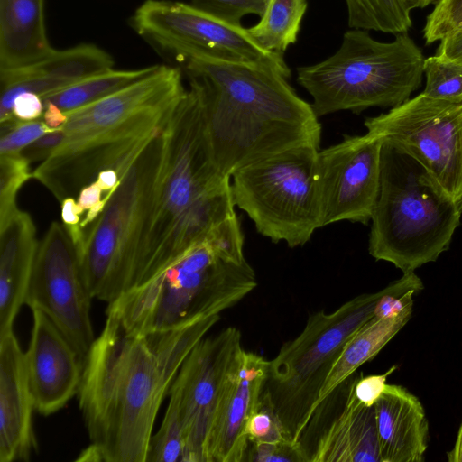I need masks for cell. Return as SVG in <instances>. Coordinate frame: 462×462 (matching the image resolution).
<instances>
[{"label":"cell","instance_id":"obj_26","mask_svg":"<svg viewBox=\"0 0 462 462\" xmlns=\"http://www.w3.org/2000/svg\"><path fill=\"white\" fill-rule=\"evenodd\" d=\"M159 65L137 69L114 68L78 81L63 89L43 97V103H51L64 113L95 103L147 77Z\"/></svg>","mask_w":462,"mask_h":462},{"label":"cell","instance_id":"obj_3","mask_svg":"<svg viewBox=\"0 0 462 462\" xmlns=\"http://www.w3.org/2000/svg\"><path fill=\"white\" fill-rule=\"evenodd\" d=\"M164 135L162 178L136 286L236 214L231 177L213 162L200 102L191 88L172 109Z\"/></svg>","mask_w":462,"mask_h":462},{"label":"cell","instance_id":"obj_32","mask_svg":"<svg viewBox=\"0 0 462 462\" xmlns=\"http://www.w3.org/2000/svg\"><path fill=\"white\" fill-rule=\"evenodd\" d=\"M462 32V0H438L428 15L423 37L428 44Z\"/></svg>","mask_w":462,"mask_h":462},{"label":"cell","instance_id":"obj_21","mask_svg":"<svg viewBox=\"0 0 462 462\" xmlns=\"http://www.w3.org/2000/svg\"><path fill=\"white\" fill-rule=\"evenodd\" d=\"M269 361L243 351L235 369L208 450V462L245 461L249 447L246 426L258 409Z\"/></svg>","mask_w":462,"mask_h":462},{"label":"cell","instance_id":"obj_12","mask_svg":"<svg viewBox=\"0 0 462 462\" xmlns=\"http://www.w3.org/2000/svg\"><path fill=\"white\" fill-rule=\"evenodd\" d=\"M368 133L387 139L419 161L457 201L462 200V103L425 96L367 117Z\"/></svg>","mask_w":462,"mask_h":462},{"label":"cell","instance_id":"obj_25","mask_svg":"<svg viewBox=\"0 0 462 462\" xmlns=\"http://www.w3.org/2000/svg\"><path fill=\"white\" fill-rule=\"evenodd\" d=\"M412 306L408 305L396 316L374 317L347 340L328 375L317 403L383 349L409 321Z\"/></svg>","mask_w":462,"mask_h":462},{"label":"cell","instance_id":"obj_34","mask_svg":"<svg viewBox=\"0 0 462 462\" xmlns=\"http://www.w3.org/2000/svg\"><path fill=\"white\" fill-rule=\"evenodd\" d=\"M205 240L222 258L236 263L246 261L244 254V235L236 214L215 226Z\"/></svg>","mask_w":462,"mask_h":462},{"label":"cell","instance_id":"obj_36","mask_svg":"<svg viewBox=\"0 0 462 462\" xmlns=\"http://www.w3.org/2000/svg\"><path fill=\"white\" fill-rule=\"evenodd\" d=\"M54 131L43 120L19 121L10 130L1 134L0 155L21 153L29 144Z\"/></svg>","mask_w":462,"mask_h":462},{"label":"cell","instance_id":"obj_43","mask_svg":"<svg viewBox=\"0 0 462 462\" xmlns=\"http://www.w3.org/2000/svg\"><path fill=\"white\" fill-rule=\"evenodd\" d=\"M42 120L52 129H61L67 122V114L51 103L44 104Z\"/></svg>","mask_w":462,"mask_h":462},{"label":"cell","instance_id":"obj_18","mask_svg":"<svg viewBox=\"0 0 462 462\" xmlns=\"http://www.w3.org/2000/svg\"><path fill=\"white\" fill-rule=\"evenodd\" d=\"M113 57L92 43L55 50L31 65L0 69V124L16 119L12 115L14 101L24 92L42 98L86 78L114 68Z\"/></svg>","mask_w":462,"mask_h":462},{"label":"cell","instance_id":"obj_30","mask_svg":"<svg viewBox=\"0 0 462 462\" xmlns=\"http://www.w3.org/2000/svg\"><path fill=\"white\" fill-rule=\"evenodd\" d=\"M423 73L426 76L422 92L425 96L462 103V64L435 54L424 60Z\"/></svg>","mask_w":462,"mask_h":462},{"label":"cell","instance_id":"obj_19","mask_svg":"<svg viewBox=\"0 0 462 462\" xmlns=\"http://www.w3.org/2000/svg\"><path fill=\"white\" fill-rule=\"evenodd\" d=\"M182 70L159 65L147 77L95 103L70 111L62 129L79 136L117 125L142 112L175 105L184 95Z\"/></svg>","mask_w":462,"mask_h":462},{"label":"cell","instance_id":"obj_23","mask_svg":"<svg viewBox=\"0 0 462 462\" xmlns=\"http://www.w3.org/2000/svg\"><path fill=\"white\" fill-rule=\"evenodd\" d=\"M39 242L32 217L18 210L0 226V337L14 332L24 304Z\"/></svg>","mask_w":462,"mask_h":462},{"label":"cell","instance_id":"obj_20","mask_svg":"<svg viewBox=\"0 0 462 462\" xmlns=\"http://www.w3.org/2000/svg\"><path fill=\"white\" fill-rule=\"evenodd\" d=\"M25 352L12 332L0 337V462L28 461L37 448Z\"/></svg>","mask_w":462,"mask_h":462},{"label":"cell","instance_id":"obj_40","mask_svg":"<svg viewBox=\"0 0 462 462\" xmlns=\"http://www.w3.org/2000/svg\"><path fill=\"white\" fill-rule=\"evenodd\" d=\"M44 113L43 99L37 94L24 92L14 101L12 115L20 122L39 120Z\"/></svg>","mask_w":462,"mask_h":462},{"label":"cell","instance_id":"obj_15","mask_svg":"<svg viewBox=\"0 0 462 462\" xmlns=\"http://www.w3.org/2000/svg\"><path fill=\"white\" fill-rule=\"evenodd\" d=\"M383 139L366 132L346 135L319 150L317 176L322 227L340 221H371L379 195Z\"/></svg>","mask_w":462,"mask_h":462},{"label":"cell","instance_id":"obj_2","mask_svg":"<svg viewBox=\"0 0 462 462\" xmlns=\"http://www.w3.org/2000/svg\"><path fill=\"white\" fill-rule=\"evenodd\" d=\"M176 60L199 99L211 157L223 176L287 149L320 147L311 104L277 69L203 56Z\"/></svg>","mask_w":462,"mask_h":462},{"label":"cell","instance_id":"obj_13","mask_svg":"<svg viewBox=\"0 0 462 462\" xmlns=\"http://www.w3.org/2000/svg\"><path fill=\"white\" fill-rule=\"evenodd\" d=\"M243 351L241 332L228 327L201 338L181 365L169 395L178 403L186 462H208L209 441Z\"/></svg>","mask_w":462,"mask_h":462},{"label":"cell","instance_id":"obj_44","mask_svg":"<svg viewBox=\"0 0 462 462\" xmlns=\"http://www.w3.org/2000/svg\"><path fill=\"white\" fill-rule=\"evenodd\" d=\"M449 462H462V422L460 424L454 448L447 453Z\"/></svg>","mask_w":462,"mask_h":462},{"label":"cell","instance_id":"obj_46","mask_svg":"<svg viewBox=\"0 0 462 462\" xmlns=\"http://www.w3.org/2000/svg\"><path fill=\"white\" fill-rule=\"evenodd\" d=\"M461 206H462V200H461Z\"/></svg>","mask_w":462,"mask_h":462},{"label":"cell","instance_id":"obj_24","mask_svg":"<svg viewBox=\"0 0 462 462\" xmlns=\"http://www.w3.org/2000/svg\"><path fill=\"white\" fill-rule=\"evenodd\" d=\"M52 51L45 0H0V69L31 65Z\"/></svg>","mask_w":462,"mask_h":462},{"label":"cell","instance_id":"obj_28","mask_svg":"<svg viewBox=\"0 0 462 462\" xmlns=\"http://www.w3.org/2000/svg\"><path fill=\"white\" fill-rule=\"evenodd\" d=\"M350 29L393 34L411 27V10L403 0H345Z\"/></svg>","mask_w":462,"mask_h":462},{"label":"cell","instance_id":"obj_39","mask_svg":"<svg viewBox=\"0 0 462 462\" xmlns=\"http://www.w3.org/2000/svg\"><path fill=\"white\" fill-rule=\"evenodd\" d=\"M63 129L46 134L25 147L21 154L30 162L45 161L63 142Z\"/></svg>","mask_w":462,"mask_h":462},{"label":"cell","instance_id":"obj_37","mask_svg":"<svg viewBox=\"0 0 462 462\" xmlns=\"http://www.w3.org/2000/svg\"><path fill=\"white\" fill-rule=\"evenodd\" d=\"M259 462H302L295 443L283 441L278 443H254L247 450L245 459Z\"/></svg>","mask_w":462,"mask_h":462},{"label":"cell","instance_id":"obj_41","mask_svg":"<svg viewBox=\"0 0 462 462\" xmlns=\"http://www.w3.org/2000/svg\"><path fill=\"white\" fill-rule=\"evenodd\" d=\"M436 55L462 64V32L442 39L437 48Z\"/></svg>","mask_w":462,"mask_h":462},{"label":"cell","instance_id":"obj_16","mask_svg":"<svg viewBox=\"0 0 462 462\" xmlns=\"http://www.w3.org/2000/svg\"><path fill=\"white\" fill-rule=\"evenodd\" d=\"M356 376L314 407L295 441L302 462H382L375 407L355 396Z\"/></svg>","mask_w":462,"mask_h":462},{"label":"cell","instance_id":"obj_14","mask_svg":"<svg viewBox=\"0 0 462 462\" xmlns=\"http://www.w3.org/2000/svg\"><path fill=\"white\" fill-rule=\"evenodd\" d=\"M92 300L76 247L63 224L54 221L39 242L24 304L42 310L83 363L96 339L90 318Z\"/></svg>","mask_w":462,"mask_h":462},{"label":"cell","instance_id":"obj_33","mask_svg":"<svg viewBox=\"0 0 462 462\" xmlns=\"http://www.w3.org/2000/svg\"><path fill=\"white\" fill-rule=\"evenodd\" d=\"M199 10L231 25L242 26L247 14L261 17L268 0H190Z\"/></svg>","mask_w":462,"mask_h":462},{"label":"cell","instance_id":"obj_4","mask_svg":"<svg viewBox=\"0 0 462 462\" xmlns=\"http://www.w3.org/2000/svg\"><path fill=\"white\" fill-rule=\"evenodd\" d=\"M461 212V203L419 161L383 139L368 243L375 260L392 263L403 273L435 262L448 249Z\"/></svg>","mask_w":462,"mask_h":462},{"label":"cell","instance_id":"obj_8","mask_svg":"<svg viewBox=\"0 0 462 462\" xmlns=\"http://www.w3.org/2000/svg\"><path fill=\"white\" fill-rule=\"evenodd\" d=\"M388 289L356 296L330 313L311 314L300 334L269 361L261 397L277 415L289 441L295 443L346 343L374 318Z\"/></svg>","mask_w":462,"mask_h":462},{"label":"cell","instance_id":"obj_11","mask_svg":"<svg viewBox=\"0 0 462 462\" xmlns=\"http://www.w3.org/2000/svg\"><path fill=\"white\" fill-rule=\"evenodd\" d=\"M176 104L142 112L86 134L64 137L62 143L32 171V178L60 202L69 197L77 198L99 172L108 169L118 174L124 172L164 127Z\"/></svg>","mask_w":462,"mask_h":462},{"label":"cell","instance_id":"obj_10","mask_svg":"<svg viewBox=\"0 0 462 462\" xmlns=\"http://www.w3.org/2000/svg\"><path fill=\"white\" fill-rule=\"evenodd\" d=\"M134 30L175 60L203 56L226 61L264 64L291 77L284 54L260 46L247 28L224 23L173 0H145L131 17Z\"/></svg>","mask_w":462,"mask_h":462},{"label":"cell","instance_id":"obj_35","mask_svg":"<svg viewBox=\"0 0 462 462\" xmlns=\"http://www.w3.org/2000/svg\"><path fill=\"white\" fill-rule=\"evenodd\" d=\"M245 431L249 444L289 441L277 415L262 397L258 409L248 420Z\"/></svg>","mask_w":462,"mask_h":462},{"label":"cell","instance_id":"obj_5","mask_svg":"<svg viewBox=\"0 0 462 462\" xmlns=\"http://www.w3.org/2000/svg\"><path fill=\"white\" fill-rule=\"evenodd\" d=\"M164 154L163 127L119 175L117 189L75 246L91 297L107 305L137 285Z\"/></svg>","mask_w":462,"mask_h":462},{"label":"cell","instance_id":"obj_9","mask_svg":"<svg viewBox=\"0 0 462 462\" xmlns=\"http://www.w3.org/2000/svg\"><path fill=\"white\" fill-rule=\"evenodd\" d=\"M301 145L263 158L232 175L235 205L273 243L301 246L322 227L317 156Z\"/></svg>","mask_w":462,"mask_h":462},{"label":"cell","instance_id":"obj_17","mask_svg":"<svg viewBox=\"0 0 462 462\" xmlns=\"http://www.w3.org/2000/svg\"><path fill=\"white\" fill-rule=\"evenodd\" d=\"M32 328L25 352L28 380L35 411L54 414L78 395L83 361L53 321L33 308Z\"/></svg>","mask_w":462,"mask_h":462},{"label":"cell","instance_id":"obj_38","mask_svg":"<svg viewBox=\"0 0 462 462\" xmlns=\"http://www.w3.org/2000/svg\"><path fill=\"white\" fill-rule=\"evenodd\" d=\"M394 369L395 366H393L383 374H374L365 377L362 376L361 374L356 375L354 383V393L356 399L366 406L374 405L387 384V376L392 374Z\"/></svg>","mask_w":462,"mask_h":462},{"label":"cell","instance_id":"obj_29","mask_svg":"<svg viewBox=\"0 0 462 462\" xmlns=\"http://www.w3.org/2000/svg\"><path fill=\"white\" fill-rule=\"evenodd\" d=\"M146 462H186L182 423L177 401L171 395L161 426L150 439Z\"/></svg>","mask_w":462,"mask_h":462},{"label":"cell","instance_id":"obj_6","mask_svg":"<svg viewBox=\"0 0 462 462\" xmlns=\"http://www.w3.org/2000/svg\"><path fill=\"white\" fill-rule=\"evenodd\" d=\"M257 286L254 269L219 256L207 240L107 305L129 331H167L219 315Z\"/></svg>","mask_w":462,"mask_h":462},{"label":"cell","instance_id":"obj_31","mask_svg":"<svg viewBox=\"0 0 462 462\" xmlns=\"http://www.w3.org/2000/svg\"><path fill=\"white\" fill-rule=\"evenodd\" d=\"M30 163L21 153L0 155V226L18 210L17 194L32 178Z\"/></svg>","mask_w":462,"mask_h":462},{"label":"cell","instance_id":"obj_1","mask_svg":"<svg viewBox=\"0 0 462 462\" xmlns=\"http://www.w3.org/2000/svg\"><path fill=\"white\" fill-rule=\"evenodd\" d=\"M106 314L83 365L78 399L90 445L77 460L146 462L162 403L189 352L220 316L134 333Z\"/></svg>","mask_w":462,"mask_h":462},{"label":"cell","instance_id":"obj_45","mask_svg":"<svg viewBox=\"0 0 462 462\" xmlns=\"http://www.w3.org/2000/svg\"><path fill=\"white\" fill-rule=\"evenodd\" d=\"M406 4L407 7L410 10L415 8H423L428 6L430 4L435 3L437 0H403Z\"/></svg>","mask_w":462,"mask_h":462},{"label":"cell","instance_id":"obj_27","mask_svg":"<svg viewBox=\"0 0 462 462\" xmlns=\"http://www.w3.org/2000/svg\"><path fill=\"white\" fill-rule=\"evenodd\" d=\"M307 8V0H268L260 21L247 31L263 49L284 54L297 41Z\"/></svg>","mask_w":462,"mask_h":462},{"label":"cell","instance_id":"obj_7","mask_svg":"<svg viewBox=\"0 0 462 462\" xmlns=\"http://www.w3.org/2000/svg\"><path fill=\"white\" fill-rule=\"evenodd\" d=\"M423 63L420 49L406 32L383 42L365 30L349 29L333 55L297 68V81L311 96L318 117L346 110L358 114L409 100L421 85Z\"/></svg>","mask_w":462,"mask_h":462},{"label":"cell","instance_id":"obj_22","mask_svg":"<svg viewBox=\"0 0 462 462\" xmlns=\"http://www.w3.org/2000/svg\"><path fill=\"white\" fill-rule=\"evenodd\" d=\"M382 462H420L429 424L420 400L401 385L386 384L374 403Z\"/></svg>","mask_w":462,"mask_h":462},{"label":"cell","instance_id":"obj_42","mask_svg":"<svg viewBox=\"0 0 462 462\" xmlns=\"http://www.w3.org/2000/svg\"><path fill=\"white\" fill-rule=\"evenodd\" d=\"M61 219L64 226L71 227L80 226L81 218L77 206V199L73 197L64 199L60 202Z\"/></svg>","mask_w":462,"mask_h":462}]
</instances>
